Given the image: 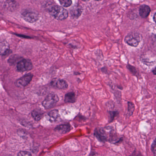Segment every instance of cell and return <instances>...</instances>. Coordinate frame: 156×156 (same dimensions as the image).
Masks as SVG:
<instances>
[{
	"label": "cell",
	"instance_id": "cell-1",
	"mask_svg": "<svg viewBox=\"0 0 156 156\" xmlns=\"http://www.w3.org/2000/svg\"><path fill=\"white\" fill-rule=\"evenodd\" d=\"M48 11L49 14L57 20H64L69 16L68 11L59 5H51L48 8Z\"/></svg>",
	"mask_w": 156,
	"mask_h": 156
},
{
	"label": "cell",
	"instance_id": "cell-19",
	"mask_svg": "<svg viewBox=\"0 0 156 156\" xmlns=\"http://www.w3.org/2000/svg\"><path fill=\"white\" fill-rule=\"evenodd\" d=\"M154 22H155L156 24V13L154 15Z\"/></svg>",
	"mask_w": 156,
	"mask_h": 156
},
{
	"label": "cell",
	"instance_id": "cell-11",
	"mask_svg": "<svg viewBox=\"0 0 156 156\" xmlns=\"http://www.w3.org/2000/svg\"><path fill=\"white\" fill-rule=\"evenodd\" d=\"M65 101L66 103H74L76 102V94L74 92H69L65 96Z\"/></svg>",
	"mask_w": 156,
	"mask_h": 156
},
{
	"label": "cell",
	"instance_id": "cell-13",
	"mask_svg": "<svg viewBox=\"0 0 156 156\" xmlns=\"http://www.w3.org/2000/svg\"><path fill=\"white\" fill-rule=\"evenodd\" d=\"M9 49V45L6 42H0V56L5 55Z\"/></svg>",
	"mask_w": 156,
	"mask_h": 156
},
{
	"label": "cell",
	"instance_id": "cell-6",
	"mask_svg": "<svg viewBox=\"0 0 156 156\" xmlns=\"http://www.w3.org/2000/svg\"><path fill=\"white\" fill-rule=\"evenodd\" d=\"M33 78V75L31 73L26 74L16 81V85L19 88L26 87L30 83Z\"/></svg>",
	"mask_w": 156,
	"mask_h": 156
},
{
	"label": "cell",
	"instance_id": "cell-3",
	"mask_svg": "<svg viewBox=\"0 0 156 156\" xmlns=\"http://www.w3.org/2000/svg\"><path fill=\"white\" fill-rule=\"evenodd\" d=\"M59 101V98L55 93L48 94L42 103V105L45 109H49L54 107Z\"/></svg>",
	"mask_w": 156,
	"mask_h": 156
},
{
	"label": "cell",
	"instance_id": "cell-16",
	"mask_svg": "<svg viewBox=\"0 0 156 156\" xmlns=\"http://www.w3.org/2000/svg\"><path fill=\"white\" fill-rule=\"evenodd\" d=\"M134 110V106L133 104L132 103H128V112L129 113H130V114H132Z\"/></svg>",
	"mask_w": 156,
	"mask_h": 156
},
{
	"label": "cell",
	"instance_id": "cell-20",
	"mask_svg": "<svg viewBox=\"0 0 156 156\" xmlns=\"http://www.w3.org/2000/svg\"><path fill=\"white\" fill-rule=\"evenodd\" d=\"M153 72H154V74L156 75V67L154 69V70L153 71Z\"/></svg>",
	"mask_w": 156,
	"mask_h": 156
},
{
	"label": "cell",
	"instance_id": "cell-8",
	"mask_svg": "<svg viewBox=\"0 0 156 156\" xmlns=\"http://www.w3.org/2000/svg\"><path fill=\"white\" fill-rule=\"evenodd\" d=\"M82 12V8L80 5H78L72 7V9L70 10V13L72 17L77 18L80 16Z\"/></svg>",
	"mask_w": 156,
	"mask_h": 156
},
{
	"label": "cell",
	"instance_id": "cell-9",
	"mask_svg": "<svg viewBox=\"0 0 156 156\" xmlns=\"http://www.w3.org/2000/svg\"><path fill=\"white\" fill-rule=\"evenodd\" d=\"M151 12L150 7L146 5H143L140 6L139 9V14L140 16L143 18H146L149 16Z\"/></svg>",
	"mask_w": 156,
	"mask_h": 156
},
{
	"label": "cell",
	"instance_id": "cell-5",
	"mask_svg": "<svg viewBox=\"0 0 156 156\" xmlns=\"http://www.w3.org/2000/svg\"><path fill=\"white\" fill-rule=\"evenodd\" d=\"M24 20L29 23H34L38 19V14L36 12L30 11H25L22 13Z\"/></svg>",
	"mask_w": 156,
	"mask_h": 156
},
{
	"label": "cell",
	"instance_id": "cell-17",
	"mask_svg": "<svg viewBox=\"0 0 156 156\" xmlns=\"http://www.w3.org/2000/svg\"><path fill=\"white\" fill-rule=\"evenodd\" d=\"M17 156H32L31 154L28 152L21 151L18 153Z\"/></svg>",
	"mask_w": 156,
	"mask_h": 156
},
{
	"label": "cell",
	"instance_id": "cell-21",
	"mask_svg": "<svg viewBox=\"0 0 156 156\" xmlns=\"http://www.w3.org/2000/svg\"><path fill=\"white\" fill-rule=\"evenodd\" d=\"M154 156H156V150L154 151Z\"/></svg>",
	"mask_w": 156,
	"mask_h": 156
},
{
	"label": "cell",
	"instance_id": "cell-7",
	"mask_svg": "<svg viewBox=\"0 0 156 156\" xmlns=\"http://www.w3.org/2000/svg\"><path fill=\"white\" fill-rule=\"evenodd\" d=\"M51 86L55 88H57L60 89H66L68 87V84L66 81L62 79L53 80L51 82Z\"/></svg>",
	"mask_w": 156,
	"mask_h": 156
},
{
	"label": "cell",
	"instance_id": "cell-10",
	"mask_svg": "<svg viewBox=\"0 0 156 156\" xmlns=\"http://www.w3.org/2000/svg\"><path fill=\"white\" fill-rule=\"evenodd\" d=\"M71 130V126L69 124L61 125L56 127L55 131L61 134H66Z\"/></svg>",
	"mask_w": 156,
	"mask_h": 156
},
{
	"label": "cell",
	"instance_id": "cell-18",
	"mask_svg": "<svg viewBox=\"0 0 156 156\" xmlns=\"http://www.w3.org/2000/svg\"><path fill=\"white\" fill-rule=\"evenodd\" d=\"M152 148H153L154 151L156 150V141H155L154 143V144L153 145Z\"/></svg>",
	"mask_w": 156,
	"mask_h": 156
},
{
	"label": "cell",
	"instance_id": "cell-4",
	"mask_svg": "<svg viewBox=\"0 0 156 156\" xmlns=\"http://www.w3.org/2000/svg\"><path fill=\"white\" fill-rule=\"evenodd\" d=\"M16 68L18 71L24 72L31 70L33 69V65L30 60L24 59L18 62Z\"/></svg>",
	"mask_w": 156,
	"mask_h": 156
},
{
	"label": "cell",
	"instance_id": "cell-15",
	"mask_svg": "<svg viewBox=\"0 0 156 156\" xmlns=\"http://www.w3.org/2000/svg\"><path fill=\"white\" fill-rule=\"evenodd\" d=\"M59 2L60 4L65 7H69L72 4V1L71 0H60Z\"/></svg>",
	"mask_w": 156,
	"mask_h": 156
},
{
	"label": "cell",
	"instance_id": "cell-2",
	"mask_svg": "<svg viewBox=\"0 0 156 156\" xmlns=\"http://www.w3.org/2000/svg\"><path fill=\"white\" fill-rule=\"evenodd\" d=\"M142 35L138 33H131L126 36L125 41L126 44L133 47H137L142 41Z\"/></svg>",
	"mask_w": 156,
	"mask_h": 156
},
{
	"label": "cell",
	"instance_id": "cell-14",
	"mask_svg": "<svg viewBox=\"0 0 156 156\" xmlns=\"http://www.w3.org/2000/svg\"><path fill=\"white\" fill-rule=\"evenodd\" d=\"M32 115L33 118L36 121H40L42 119V116H43L42 114L39 111H37V110H34L32 111Z\"/></svg>",
	"mask_w": 156,
	"mask_h": 156
},
{
	"label": "cell",
	"instance_id": "cell-12",
	"mask_svg": "<svg viewBox=\"0 0 156 156\" xmlns=\"http://www.w3.org/2000/svg\"><path fill=\"white\" fill-rule=\"evenodd\" d=\"M49 120L51 122L56 121L59 117V113L57 110H54L49 112L48 114Z\"/></svg>",
	"mask_w": 156,
	"mask_h": 156
}]
</instances>
